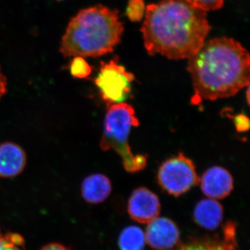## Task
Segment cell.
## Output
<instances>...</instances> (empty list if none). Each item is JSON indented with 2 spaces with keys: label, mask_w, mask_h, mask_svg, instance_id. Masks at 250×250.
<instances>
[{
  "label": "cell",
  "mask_w": 250,
  "mask_h": 250,
  "mask_svg": "<svg viewBox=\"0 0 250 250\" xmlns=\"http://www.w3.org/2000/svg\"><path fill=\"white\" fill-rule=\"evenodd\" d=\"M187 70L193 85L192 104L229 98L250 84V54L238 41L216 38L188 59Z\"/></svg>",
  "instance_id": "cell-2"
},
{
  "label": "cell",
  "mask_w": 250,
  "mask_h": 250,
  "mask_svg": "<svg viewBox=\"0 0 250 250\" xmlns=\"http://www.w3.org/2000/svg\"><path fill=\"white\" fill-rule=\"evenodd\" d=\"M232 117L235 127L238 132L244 133L250 129V119L246 114L240 113Z\"/></svg>",
  "instance_id": "cell-19"
},
{
  "label": "cell",
  "mask_w": 250,
  "mask_h": 250,
  "mask_svg": "<svg viewBox=\"0 0 250 250\" xmlns=\"http://www.w3.org/2000/svg\"><path fill=\"white\" fill-rule=\"evenodd\" d=\"M134 80V75L120 65L116 57L108 62H101L95 83L108 108L111 105L125 103L129 98Z\"/></svg>",
  "instance_id": "cell-5"
},
{
  "label": "cell",
  "mask_w": 250,
  "mask_h": 250,
  "mask_svg": "<svg viewBox=\"0 0 250 250\" xmlns=\"http://www.w3.org/2000/svg\"><path fill=\"white\" fill-rule=\"evenodd\" d=\"M223 206L213 199H204L194 208L195 223L205 229L214 230L218 228L223 221Z\"/></svg>",
  "instance_id": "cell-12"
},
{
  "label": "cell",
  "mask_w": 250,
  "mask_h": 250,
  "mask_svg": "<svg viewBox=\"0 0 250 250\" xmlns=\"http://www.w3.org/2000/svg\"><path fill=\"white\" fill-rule=\"evenodd\" d=\"M70 72L75 78L84 79L91 74V67L83 57H77L70 64Z\"/></svg>",
  "instance_id": "cell-17"
},
{
  "label": "cell",
  "mask_w": 250,
  "mask_h": 250,
  "mask_svg": "<svg viewBox=\"0 0 250 250\" xmlns=\"http://www.w3.org/2000/svg\"><path fill=\"white\" fill-rule=\"evenodd\" d=\"M40 250H71L60 243H49L42 247Z\"/></svg>",
  "instance_id": "cell-21"
},
{
  "label": "cell",
  "mask_w": 250,
  "mask_h": 250,
  "mask_svg": "<svg viewBox=\"0 0 250 250\" xmlns=\"http://www.w3.org/2000/svg\"><path fill=\"white\" fill-rule=\"evenodd\" d=\"M7 93V80L2 73L0 67V100Z\"/></svg>",
  "instance_id": "cell-20"
},
{
  "label": "cell",
  "mask_w": 250,
  "mask_h": 250,
  "mask_svg": "<svg viewBox=\"0 0 250 250\" xmlns=\"http://www.w3.org/2000/svg\"><path fill=\"white\" fill-rule=\"evenodd\" d=\"M127 211L134 221L141 224L150 223L160 213L159 197L147 188H138L129 197Z\"/></svg>",
  "instance_id": "cell-8"
},
{
  "label": "cell",
  "mask_w": 250,
  "mask_h": 250,
  "mask_svg": "<svg viewBox=\"0 0 250 250\" xmlns=\"http://www.w3.org/2000/svg\"><path fill=\"white\" fill-rule=\"evenodd\" d=\"M112 191L111 181L103 174H93L85 177L81 187L83 200L91 205H98L106 200Z\"/></svg>",
  "instance_id": "cell-11"
},
{
  "label": "cell",
  "mask_w": 250,
  "mask_h": 250,
  "mask_svg": "<svg viewBox=\"0 0 250 250\" xmlns=\"http://www.w3.org/2000/svg\"><path fill=\"white\" fill-rule=\"evenodd\" d=\"M146 243L156 250H170L180 241L178 227L170 218L157 217L148 223Z\"/></svg>",
  "instance_id": "cell-7"
},
{
  "label": "cell",
  "mask_w": 250,
  "mask_h": 250,
  "mask_svg": "<svg viewBox=\"0 0 250 250\" xmlns=\"http://www.w3.org/2000/svg\"><path fill=\"white\" fill-rule=\"evenodd\" d=\"M188 3L203 10V11H215L223 6L225 0H185Z\"/></svg>",
  "instance_id": "cell-18"
},
{
  "label": "cell",
  "mask_w": 250,
  "mask_h": 250,
  "mask_svg": "<svg viewBox=\"0 0 250 250\" xmlns=\"http://www.w3.org/2000/svg\"><path fill=\"white\" fill-rule=\"evenodd\" d=\"M59 1H60V0H59Z\"/></svg>",
  "instance_id": "cell-23"
},
{
  "label": "cell",
  "mask_w": 250,
  "mask_h": 250,
  "mask_svg": "<svg viewBox=\"0 0 250 250\" xmlns=\"http://www.w3.org/2000/svg\"><path fill=\"white\" fill-rule=\"evenodd\" d=\"M146 244L145 232L137 226L125 228L118 238V246L121 250H143Z\"/></svg>",
  "instance_id": "cell-14"
},
{
  "label": "cell",
  "mask_w": 250,
  "mask_h": 250,
  "mask_svg": "<svg viewBox=\"0 0 250 250\" xmlns=\"http://www.w3.org/2000/svg\"><path fill=\"white\" fill-rule=\"evenodd\" d=\"M146 6L143 0H129L126 14L131 22H140L146 14Z\"/></svg>",
  "instance_id": "cell-16"
},
{
  "label": "cell",
  "mask_w": 250,
  "mask_h": 250,
  "mask_svg": "<svg viewBox=\"0 0 250 250\" xmlns=\"http://www.w3.org/2000/svg\"><path fill=\"white\" fill-rule=\"evenodd\" d=\"M27 154L19 145L13 142L0 144V177L14 178L22 173L27 165Z\"/></svg>",
  "instance_id": "cell-10"
},
{
  "label": "cell",
  "mask_w": 250,
  "mask_h": 250,
  "mask_svg": "<svg viewBox=\"0 0 250 250\" xmlns=\"http://www.w3.org/2000/svg\"><path fill=\"white\" fill-rule=\"evenodd\" d=\"M158 182L167 193L179 197L200 184L196 167L183 153L163 163L158 172Z\"/></svg>",
  "instance_id": "cell-6"
},
{
  "label": "cell",
  "mask_w": 250,
  "mask_h": 250,
  "mask_svg": "<svg viewBox=\"0 0 250 250\" xmlns=\"http://www.w3.org/2000/svg\"><path fill=\"white\" fill-rule=\"evenodd\" d=\"M100 147L102 150L113 149L123 159L126 172L135 173L146 168L147 156L134 154L129 144L131 129L139 126V119L131 105L126 103L116 104L108 107Z\"/></svg>",
  "instance_id": "cell-4"
},
{
  "label": "cell",
  "mask_w": 250,
  "mask_h": 250,
  "mask_svg": "<svg viewBox=\"0 0 250 250\" xmlns=\"http://www.w3.org/2000/svg\"><path fill=\"white\" fill-rule=\"evenodd\" d=\"M24 240L19 233H9L0 236V250H25Z\"/></svg>",
  "instance_id": "cell-15"
},
{
  "label": "cell",
  "mask_w": 250,
  "mask_h": 250,
  "mask_svg": "<svg viewBox=\"0 0 250 250\" xmlns=\"http://www.w3.org/2000/svg\"><path fill=\"white\" fill-rule=\"evenodd\" d=\"M247 87H248L246 93L247 102H248V104H250V87L249 85H248Z\"/></svg>",
  "instance_id": "cell-22"
},
{
  "label": "cell",
  "mask_w": 250,
  "mask_h": 250,
  "mask_svg": "<svg viewBox=\"0 0 250 250\" xmlns=\"http://www.w3.org/2000/svg\"><path fill=\"white\" fill-rule=\"evenodd\" d=\"M124 32L119 11L103 5L81 11L72 18L62 36L65 57H99L113 52Z\"/></svg>",
  "instance_id": "cell-3"
},
{
  "label": "cell",
  "mask_w": 250,
  "mask_h": 250,
  "mask_svg": "<svg viewBox=\"0 0 250 250\" xmlns=\"http://www.w3.org/2000/svg\"><path fill=\"white\" fill-rule=\"evenodd\" d=\"M200 183L203 193L213 200L225 198L233 189L232 176L228 170L220 166H214L206 170Z\"/></svg>",
  "instance_id": "cell-9"
},
{
  "label": "cell",
  "mask_w": 250,
  "mask_h": 250,
  "mask_svg": "<svg viewBox=\"0 0 250 250\" xmlns=\"http://www.w3.org/2000/svg\"><path fill=\"white\" fill-rule=\"evenodd\" d=\"M207 16L185 0H161L148 5L141 29L147 53L174 60L190 59L209 33Z\"/></svg>",
  "instance_id": "cell-1"
},
{
  "label": "cell",
  "mask_w": 250,
  "mask_h": 250,
  "mask_svg": "<svg viewBox=\"0 0 250 250\" xmlns=\"http://www.w3.org/2000/svg\"><path fill=\"white\" fill-rule=\"evenodd\" d=\"M236 226L229 223L224 228L223 238L192 242L179 250H236Z\"/></svg>",
  "instance_id": "cell-13"
}]
</instances>
